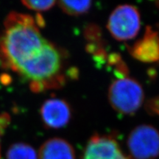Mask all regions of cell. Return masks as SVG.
Returning <instances> with one entry per match:
<instances>
[{
    "label": "cell",
    "mask_w": 159,
    "mask_h": 159,
    "mask_svg": "<svg viewBox=\"0 0 159 159\" xmlns=\"http://www.w3.org/2000/svg\"><path fill=\"white\" fill-rule=\"evenodd\" d=\"M5 28L0 35V61L14 71L25 61L36 55L47 40L30 16L12 12L6 18Z\"/></svg>",
    "instance_id": "1"
},
{
    "label": "cell",
    "mask_w": 159,
    "mask_h": 159,
    "mask_svg": "<svg viewBox=\"0 0 159 159\" xmlns=\"http://www.w3.org/2000/svg\"><path fill=\"white\" fill-rule=\"evenodd\" d=\"M62 55L52 43L47 41L36 55L21 63L15 71L29 83L33 92L57 89L65 83L61 73Z\"/></svg>",
    "instance_id": "2"
},
{
    "label": "cell",
    "mask_w": 159,
    "mask_h": 159,
    "mask_svg": "<svg viewBox=\"0 0 159 159\" xmlns=\"http://www.w3.org/2000/svg\"><path fill=\"white\" fill-rule=\"evenodd\" d=\"M108 97L111 107L116 112L132 115L142 105L144 93L142 85L128 76L113 81L109 86Z\"/></svg>",
    "instance_id": "3"
},
{
    "label": "cell",
    "mask_w": 159,
    "mask_h": 159,
    "mask_svg": "<svg viewBox=\"0 0 159 159\" xmlns=\"http://www.w3.org/2000/svg\"><path fill=\"white\" fill-rule=\"evenodd\" d=\"M107 28L117 41H126L133 39L141 28V16L139 10L131 5L118 6L111 13Z\"/></svg>",
    "instance_id": "4"
},
{
    "label": "cell",
    "mask_w": 159,
    "mask_h": 159,
    "mask_svg": "<svg viewBox=\"0 0 159 159\" xmlns=\"http://www.w3.org/2000/svg\"><path fill=\"white\" fill-rule=\"evenodd\" d=\"M127 144L134 159H156L159 156V131L152 125H139L130 133Z\"/></svg>",
    "instance_id": "5"
},
{
    "label": "cell",
    "mask_w": 159,
    "mask_h": 159,
    "mask_svg": "<svg viewBox=\"0 0 159 159\" xmlns=\"http://www.w3.org/2000/svg\"><path fill=\"white\" fill-rule=\"evenodd\" d=\"M81 159H132L122 152L112 136L94 134L89 139Z\"/></svg>",
    "instance_id": "6"
},
{
    "label": "cell",
    "mask_w": 159,
    "mask_h": 159,
    "mask_svg": "<svg viewBox=\"0 0 159 159\" xmlns=\"http://www.w3.org/2000/svg\"><path fill=\"white\" fill-rule=\"evenodd\" d=\"M41 120L47 128L60 129L69 124L71 118L70 105L64 99H48L41 107Z\"/></svg>",
    "instance_id": "7"
},
{
    "label": "cell",
    "mask_w": 159,
    "mask_h": 159,
    "mask_svg": "<svg viewBox=\"0 0 159 159\" xmlns=\"http://www.w3.org/2000/svg\"><path fill=\"white\" fill-rule=\"evenodd\" d=\"M128 49L131 56L141 62H159V33L147 26L143 36Z\"/></svg>",
    "instance_id": "8"
},
{
    "label": "cell",
    "mask_w": 159,
    "mask_h": 159,
    "mask_svg": "<svg viewBox=\"0 0 159 159\" xmlns=\"http://www.w3.org/2000/svg\"><path fill=\"white\" fill-rule=\"evenodd\" d=\"M38 157L39 159H75V152L65 139L52 138L41 145Z\"/></svg>",
    "instance_id": "9"
},
{
    "label": "cell",
    "mask_w": 159,
    "mask_h": 159,
    "mask_svg": "<svg viewBox=\"0 0 159 159\" xmlns=\"http://www.w3.org/2000/svg\"><path fill=\"white\" fill-rule=\"evenodd\" d=\"M7 159H39L35 149L26 143H16L10 147Z\"/></svg>",
    "instance_id": "10"
},
{
    "label": "cell",
    "mask_w": 159,
    "mask_h": 159,
    "mask_svg": "<svg viewBox=\"0 0 159 159\" xmlns=\"http://www.w3.org/2000/svg\"><path fill=\"white\" fill-rule=\"evenodd\" d=\"M57 3L64 13L70 16L87 13L92 6L91 1H59Z\"/></svg>",
    "instance_id": "11"
},
{
    "label": "cell",
    "mask_w": 159,
    "mask_h": 159,
    "mask_svg": "<svg viewBox=\"0 0 159 159\" xmlns=\"http://www.w3.org/2000/svg\"><path fill=\"white\" fill-rule=\"evenodd\" d=\"M102 35L101 29L94 24H90L85 28L84 37L88 42V45H104Z\"/></svg>",
    "instance_id": "12"
},
{
    "label": "cell",
    "mask_w": 159,
    "mask_h": 159,
    "mask_svg": "<svg viewBox=\"0 0 159 159\" xmlns=\"http://www.w3.org/2000/svg\"><path fill=\"white\" fill-rule=\"evenodd\" d=\"M107 61H108V63L110 66L114 67L115 75L119 77V78L128 77L129 72L128 69L119 54L113 53L108 57Z\"/></svg>",
    "instance_id": "13"
},
{
    "label": "cell",
    "mask_w": 159,
    "mask_h": 159,
    "mask_svg": "<svg viewBox=\"0 0 159 159\" xmlns=\"http://www.w3.org/2000/svg\"><path fill=\"white\" fill-rule=\"evenodd\" d=\"M56 2L55 1H23L22 4L30 10L43 12L51 9Z\"/></svg>",
    "instance_id": "14"
},
{
    "label": "cell",
    "mask_w": 159,
    "mask_h": 159,
    "mask_svg": "<svg viewBox=\"0 0 159 159\" xmlns=\"http://www.w3.org/2000/svg\"><path fill=\"white\" fill-rule=\"evenodd\" d=\"M144 108L148 114L159 117V96L148 99L145 102Z\"/></svg>",
    "instance_id": "15"
},
{
    "label": "cell",
    "mask_w": 159,
    "mask_h": 159,
    "mask_svg": "<svg viewBox=\"0 0 159 159\" xmlns=\"http://www.w3.org/2000/svg\"><path fill=\"white\" fill-rule=\"evenodd\" d=\"M2 134H3V133L2 132L1 130H0V136H1V135ZM0 143H1V142H0ZM0 159H1V145H0Z\"/></svg>",
    "instance_id": "16"
},
{
    "label": "cell",
    "mask_w": 159,
    "mask_h": 159,
    "mask_svg": "<svg viewBox=\"0 0 159 159\" xmlns=\"http://www.w3.org/2000/svg\"><path fill=\"white\" fill-rule=\"evenodd\" d=\"M156 6H157V7H159V2H156Z\"/></svg>",
    "instance_id": "17"
}]
</instances>
